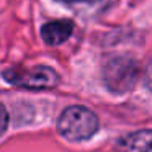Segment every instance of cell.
<instances>
[{"instance_id":"3957f363","label":"cell","mask_w":152,"mask_h":152,"mask_svg":"<svg viewBox=\"0 0 152 152\" xmlns=\"http://www.w3.org/2000/svg\"><path fill=\"white\" fill-rule=\"evenodd\" d=\"M4 79L12 85L23 87L30 90H46L59 83L56 70L46 66H38L31 69H10L4 72Z\"/></svg>"},{"instance_id":"5b68a950","label":"cell","mask_w":152,"mask_h":152,"mask_svg":"<svg viewBox=\"0 0 152 152\" xmlns=\"http://www.w3.org/2000/svg\"><path fill=\"white\" fill-rule=\"evenodd\" d=\"M121 152H152V129L129 132L118 141Z\"/></svg>"},{"instance_id":"8992f818","label":"cell","mask_w":152,"mask_h":152,"mask_svg":"<svg viewBox=\"0 0 152 152\" xmlns=\"http://www.w3.org/2000/svg\"><path fill=\"white\" fill-rule=\"evenodd\" d=\"M8 126V113L4 105H0V136L4 134V131Z\"/></svg>"},{"instance_id":"52a82bcc","label":"cell","mask_w":152,"mask_h":152,"mask_svg":"<svg viewBox=\"0 0 152 152\" xmlns=\"http://www.w3.org/2000/svg\"><path fill=\"white\" fill-rule=\"evenodd\" d=\"M57 2H64V4H72V2H77V0H57Z\"/></svg>"},{"instance_id":"7a4b0ae2","label":"cell","mask_w":152,"mask_h":152,"mask_svg":"<svg viewBox=\"0 0 152 152\" xmlns=\"http://www.w3.org/2000/svg\"><path fill=\"white\" fill-rule=\"evenodd\" d=\"M139 64L129 56H115L103 66V82L113 93H126L136 85Z\"/></svg>"},{"instance_id":"6da1fadb","label":"cell","mask_w":152,"mask_h":152,"mask_svg":"<svg viewBox=\"0 0 152 152\" xmlns=\"http://www.w3.org/2000/svg\"><path fill=\"white\" fill-rule=\"evenodd\" d=\"M57 129L69 141H87L98 131V118L85 106H70L59 116Z\"/></svg>"},{"instance_id":"277c9868","label":"cell","mask_w":152,"mask_h":152,"mask_svg":"<svg viewBox=\"0 0 152 152\" xmlns=\"http://www.w3.org/2000/svg\"><path fill=\"white\" fill-rule=\"evenodd\" d=\"M74 31V23L70 20H56L49 21L41 28V36H43L44 43L49 46H57L62 44L70 38Z\"/></svg>"}]
</instances>
